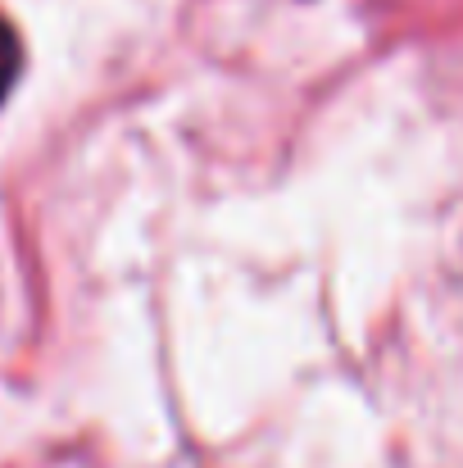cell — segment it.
<instances>
[{"instance_id":"obj_1","label":"cell","mask_w":463,"mask_h":468,"mask_svg":"<svg viewBox=\"0 0 463 468\" xmlns=\"http://www.w3.org/2000/svg\"><path fill=\"white\" fill-rule=\"evenodd\" d=\"M18 69H23V46H18L14 27H9V23L0 18V101L9 96V87H14Z\"/></svg>"}]
</instances>
